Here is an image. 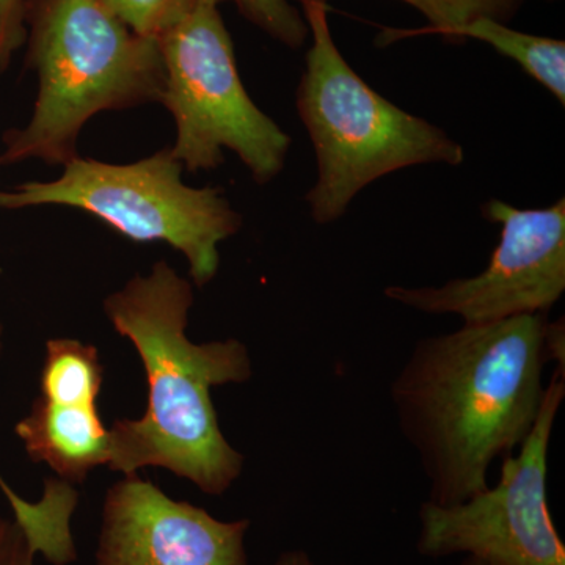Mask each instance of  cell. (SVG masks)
I'll use <instances>...</instances> for the list:
<instances>
[{"label":"cell","mask_w":565,"mask_h":565,"mask_svg":"<svg viewBox=\"0 0 565 565\" xmlns=\"http://www.w3.org/2000/svg\"><path fill=\"white\" fill-rule=\"evenodd\" d=\"M2 323H0V355H2ZM0 492L3 493V497H7V494L13 492V489L7 484L6 479L2 478V475H0Z\"/></svg>","instance_id":"19"},{"label":"cell","mask_w":565,"mask_h":565,"mask_svg":"<svg viewBox=\"0 0 565 565\" xmlns=\"http://www.w3.org/2000/svg\"><path fill=\"white\" fill-rule=\"evenodd\" d=\"M274 565H315L308 553L302 550H292V552H285L278 556Z\"/></svg>","instance_id":"18"},{"label":"cell","mask_w":565,"mask_h":565,"mask_svg":"<svg viewBox=\"0 0 565 565\" xmlns=\"http://www.w3.org/2000/svg\"><path fill=\"white\" fill-rule=\"evenodd\" d=\"M33 462L46 463L55 478L81 484L110 462V433L95 405L57 404L39 396L14 426Z\"/></svg>","instance_id":"10"},{"label":"cell","mask_w":565,"mask_h":565,"mask_svg":"<svg viewBox=\"0 0 565 565\" xmlns=\"http://www.w3.org/2000/svg\"><path fill=\"white\" fill-rule=\"evenodd\" d=\"M319 2H326V0H319ZM403 2L418 10L429 21V25L422 31L385 32L382 41L386 40V43H392L401 36L416 35V33H435V35L445 36L452 29L482 17L504 22L515 13L522 0H403Z\"/></svg>","instance_id":"13"},{"label":"cell","mask_w":565,"mask_h":565,"mask_svg":"<svg viewBox=\"0 0 565 565\" xmlns=\"http://www.w3.org/2000/svg\"><path fill=\"white\" fill-rule=\"evenodd\" d=\"M564 397L565 370L556 367L533 430L516 455L504 456L497 486L463 503L422 504L419 555H467L487 565H565V546L546 497L550 441Z\"/></svg>","instance_id":"7"},{"label":"cell","mask_w":565,"mask_h":565,"mask_svg":"<svg viewBox=\"0 0 565 565\" xmlns=\"http://www.w3.org/2000/svg\"><path fill=\"white\" fill-rule=\"evenodd\" d=\"M460 565H487L484 561L478 559V557L473 556H465V559Z\"/></svg>","instance_id":"20"},{"label":"cell","mask_w":565,"mask_h":565,"mask_svg":"<svg viewBox=\"0 0 565 565\" xmlns=\"http://www.w3.org/2000/svg\"><path fill=\"white\" fill-rule=\"evenodd\" d=\"M170 147L129 163L77 156L52 181L0 191V211L63 206L98 218L125 239L163 243L184 255L189 280L204 288L221 269V245L243 230L244 217L215 185L192 188Z\"/></svg>","instance_id":"5"},{"label":"cell","mask_w":565,"mask_h":565,"mask_svg":"<svg viewBox=\"0 0 565 565\" xmlns=\"http://www.w3.org/2000/svg\"><path fill=\"white\" fill-rule=\"evenodd\" d=\"M548 315L462 323L422 338L390 386L397 427L418 456L430 503L489 487L498 457L522 446L544 403Z\"/></svg>","instance_id":"1"},{"label":"cell","mask_w":565,"mask_h":565,"mask_svg":"<svg viewBox=\"0 0 565 565\" xmlns=\"http://www.w3.org/2000/svg\"><path fill=\"white\" fill-rule=\"evenodd\" d=\"M36 550L13 519L0 515V565H36Z\"/></svg>","instance_id":"17"},{"label":"cell","mask_w":565,"mask_h":565,"mask_svg":"<svg viewBox=\"0 0 565 565\" xmlns=\"http://www.w3.org/2000/svg\"><path fill=\"white\" fill-rule=\"evenodd\" d=\"M29 66L39 79L31 120L3 134L0 169L65 167L96 115L161 104L159 41L132 32L103 0H33Z\"/></svg>","instance_id":"3"},{"label":"cell","mask_w":565,"mask_h":565,"mask_svg":"<svg viewBox=\"0 0 565 565\" xmlns=\"http://www.w3.org/2000/svg\"><path fill=\"white\" fill-rule=\"evenodd\" d=\"M481 211L501 228L482 273L441 286H386V299L424 315L457 316L463 323L548 315L565 292L564 196L533 210L493 199Z\"/></svg>","instance_id":"8"},{"label":"cell","mask_w":565,"mask_h":565,"mask_svg":"<svg viewBox=\"0 0 565 565\" xmlns=\"http://www.w3.org/2000/svg\"><path fill=\"white\" fill-rule=\"evenodd\" d=\"M250 520L222 522L139 473L107 490L96 565H248Z\"/></svg>","instance_id":"9"},{"label":"cell","mask_w":565,"mask_h":565,"mask_svg":"<svg viewBox=\"0 0 565 565\" xmlns=\"http://www.w3.org/2000/svg\"><path fill=\"white\" fill-rule=\"evenodd\" d=\"M241 13L267 35L291 50L303 46L308 32L303 14L289 0H233Z\"/></svg>","instance_id":"15"},{"label":"cell","mask_w":565,"mask_h":565,"mask_svg":"<svg viewBox=\"0 0 565 565\" xmlns=\"http://www.w3.org/2000/svg\"><path fill=\"white\" fill-rule=\"evenodd\" d=\"M449 39H473L489 44L504 57L519 63L527 76L537 81L561 103L565 104V43L563 40L546 39L531 33L515 31L503 21L493 18L460 25L446 33Z\"/></svg>","instance_id":"11"},{"label":"cell","mask_w":565,"mask_h":565,"mask_svg":"<svg viewBox=\"0 0 565 565\" xmlns=\"http://www.w3.org/2000/svg\"><path fill=\"white\" fill-rule=\"evenodd\" d=\"M193 288L169 263L158 262L104 299V315L136 348L148 382L145 414L109 427L107 467L122 476L166 468L221 497L243 475L245 456L223 435L211 390L250 381L252 359L236 338L189 340Z\"/></svg>","instance_id":"2"},{"label":"cell","mask_w":565,"mask_h":565,"mask_svg":"<svg viewBox=\"0 0 565 565\" xmlns=\"http://www.w3.org/2000/svg\"><path fill=\"white\" fill-rule=\"evenodd\" d=\"M132 32L159 40L207 0H103ZM223 2V0H215Z\"/></svg>","instance_id":"14"},{"label":"cell","mask_w":565,"mask_h":565,"mask_svg":"<svg viewBox=\"0 0 565 565\" xmlns=\"http://www.w3.org/2000/svg\"><path fill=\"white\" fill-rule=\"evenodd\" d=\"M302 3L311 46L296 106L318 163L305 196L311 218L318 225L337 222L364 188L386 174L430 163L462 166L459 141L397 107L349 65L334 43L326 2Z\"/></svg>","instance_id":"4"},{"label":"cell","mask_w":565,"mask_h":565,"mask_svg":"<svg viewBox=\"0 0 565 565\" xmlns=\"http://www.w3.org/2000/svg\"><path fill=\"white\" fill-rule=\"evenodd\" d=\"M28 0H0V74L25 39Z\"/></svg>","instance_id":"16"},{"label":"cell","mask_w":565,"mask_h":565,"mask_svg":"<svg viewBox=\"0 0 565 565\" xmlns=\"http://www.w3.org/2000/svg\"><path fill=\"white\" fill-rule=\"evenodd\" d=\"M104 366L98 349L73 338L46 343L40 375V396L57 404L95 405L102 392Z\"/></svg>","instance_id":"12"},{"label":"cell","mask_w":565,"mask_h":565,"mask_svg":"<svg viewBox=\"0 0 565 565\" xmlns=\"http://www.w3.org/2000/svg\"><path fill=\"white\" fill-rule=\"evenodd\" d=\"M207 0L159 39L166 85L161 104L173 117L170 150L188 172H210L233 151L259 185L285 170L291 136L248 95L232 35Z\"/></svg>","instance_id":"6"}]
</instances>
